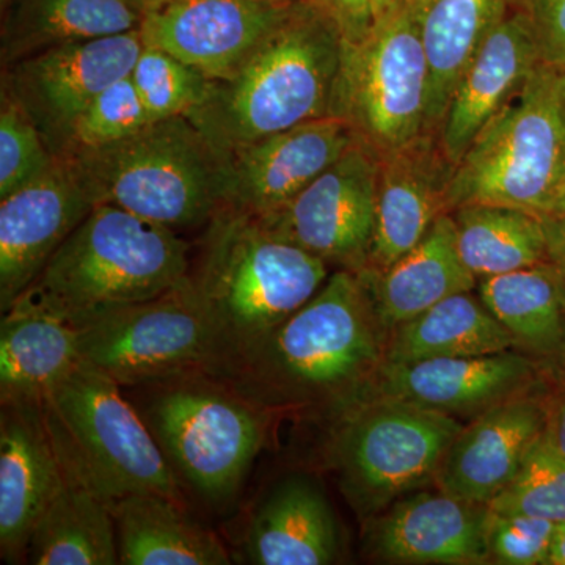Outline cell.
<instances>
[{
  "label": "cell",
  "instance_id": "cell-6",
  "mask_svg": "<svg viewBox=\"0 0 565 565\" xmlns=\"http://www.w3.org/2000/svg\"><path fill=\"white\" fill-rule=\"evenodd\" d=\"M68 159L93 203L111 204L169 228H200L223 207L226 154L188 117Z\"/></svg>",
  "mask_w": 565,
  "mask_h": 565
},
{
  "label": "cell",
  "instance_id": "cell-31",
  "mask_svg": "<svg viewBox=\"0 0 565 565\" xmlns=\"http://www.w3.org/2000/svg\"><path fill=\"white\" fill-rule=\"evenodd\" d=\"M473 291L457 292L396 327L386 338L385 363L441 356L487 355L515 349L511 334Z\"/></svg>",
  "mask_w": 565,
  "mask_h": 565
},
{
  "label": "cell",
  "instance_id": "cell-2",
  "mask_svg": "<svg viewBox=\"0 0 565 565\" xmlns=\"http://www.w3.org/2000/svg\"><path fill=\"white\" fill-rule=\"evenodd\" d=\"M203 228L189 285L214 334L217 374L302 308L332 273L255 215L221 207Z\"/></svg>",
  "mask_w": 565,
  "mask_h": 565
},
{
  "label": "cell",
  "instance_id": "cell-27",
  "mask_svg": "<svg viewBox=\"0 0 565 565\" xmlns=\"http://www.w3.org/2000/svg\"><path fill=\"white\" fill-rule=\"evenodd\" d=\"M429 63L427 131H440L465 71L509 10L508 0H416Z\"/></svg>",
  "mask_w": 565,
  "mask_h": 565
},
{
  "label": "cell",
  "instance_id": "cell-1",
  "mask_svg": "<svg viewBox=\"0 0 565 565\" xmlns=\"http://www.w3.org/2000/svg\"><path fill=\"white\" fill-rule=\"evenodd\" d=\"M386 334L360 273L334 269L321 289L217 374L267 412L343 414L385 360Z\"/></svg>",
  "mask_w": 565,
  "mask_h": 565
},
{
  "label": "cell",
  "instance_id": "cell-37",
  "mask_svg": "<svg viewBox=\"0 0 565 565\" xmlns=\"http://www.w3.org/2000/svg\"><path fill=\"white\" fill-rule=\"evenodd\" d=\"M556 523L519 514L490 511L487 520L489 563L550 565Z\"/></svg>",
  "mask_w": 565,
  "mask_h": 565
},
{
  "label": "cell",
  "instance_id": "cell-12",
  "mask_svg": "<svg viewBox=\"0 0 565 565\" xmlns=\"http://www.w3.org/2000/svg\"><path fill=\"white\" fill-rule=\"evenodd\" d=\"M143 47L140 29L55 44L3 66L2 87L31 115L57 158L85 107L131 74Z\"/></svg>",
  "mask_w": 565,
  "mask_h": 565
},
{
  "label": "cell",
  "instance_id": "cell-43",
  "mask_svg": "<svg viewBox=\"0 0 565 565\" xmlns=\"http://www.w3.org/2000/svg\"><path fill=\"white\" fill-rule=\"evenodd\" d=\"M565 214V185L559 195L556 196L555 203L552 204L550 211L545 215H563Z\"/></svg>",
  "mask_w": 565,
  "mask_h": 565
},
{
  "label": "cell",
  "instance_id": "cell-17",
  "mask_svg": "<svg viewBox=\"0 0 565 565\" xmlns=\"http://www.w3.org/2000/svg\"><path fill=\"white\" fill-rule=\"evenodd\" d=\"M456 169L438 132H424L379 158L374 237L364 270L388 269L422 243L441 215L451 214Z\"/></svg>",
  "mask_w": 565,
  "mask_h": 565
},
{
  "label": "cell",
  "instance_id": "cell-26",
  "mask_svg": "<svg viewBox=\"0 0 565 565\" xmlns=\"http://www.w3.org/2000/svg\"><path fill=\"white\" fill-rule=\"evenodd\" d=\"M121 565H228L221 539L193 522L185 504L134 493L110 505Z\"/></svg>",
  "mask_w": 565,
  "mask_h": 565
},
{
  "label": "cell",
  "instance_id": "cell-22",
  "mask_svg": "<svg viewBox=\"0 0 565 565\" xmlns=\"http://www.w3.org/2000/svg\"><path fill=\"white\" fill-rule=\"evenodd\" d=\"M541 62L530 11L509 7L465 71L441 121V145L456 166Z\"/></svg>",
  "mask_w": 565,
  "mask_h": 565
},
{
  "label": "cell",
  "instance_id": "cell-48",
  "mask_svg": "<svg viewBox=\"0 0 565 565\" xmlns=\"http://www.w3.org/2000/svg\"><path fill=\"white\" fill-rule=\"evenodd\" d=\"M262 2H270V3H289V2H294V0H262Z\"/></svg>",
  "mask_w": 565,
  "mask_h": 565
},
{
  "label": "cell",
  "instance_id": "cell-36",
  "mask_svg": "<svg viewBox=\"0 0 565 565\" xmlns=\"http://www.w3.org/2000/svg\"><path fill=\"white\" fill-rule=\"evenodd\" d=\"M151 118L134 87L131 77L111 84L99 93L71 128L68 141L61 156L95 150L114 143L150 125Z\"/></svg>",
  "mask_w": 565,
  "mask_h": 565
},
{
  "label": "cell",
  "instance_id": "cell-30",
  "mask_svg": "<svg viewBox=\"0 0 565 565\" xmlns=\"http://www.w3.org/2000/svg\"><path fill=\"white\" fill-rule=\"evenodd\" d=\"M25 561L33 565L120 564L110 504L65 473L33 527Z\"/></svg>",
  "mask_w": 565,
  "mask_h": 565
},
{
  "label": "cell",
  "instance_id": "cell-5",
  "mask_svg": "<svg viewBox=\"0 0 565 565\" xmlns=\"http://www.w3.org/2000/svg\"><path fill=\"white\" fill-rule=\"evenodd\" d=\"M126 390L184 492L218 511L233 503L266 444L270 412L207 371Z\"/></svg>",
  "mask_w": 565,
  "mask_h": 565
},
{
  "label": "cell",
  "instance_id": "cell-4",
  "mask_svg": "<svg viewBox=\"0 0 565 565\" xmlns=\"http://www.w3.org/2000/svg\"><path fill=\"white\" fill-rule=\"evenodd\" d=\"M191 259V247L169 226L95 204L22 296L77 327L180 288Z\"/></svg>",
  "mask_w": 565,
  "mask_h": 565
},
{
  "label": "cell",
  "instance_id": "cell-33",
  "mask_svg": "<svg viewBox=\"0 0 565 565\" xmlns=\"http://www.w3.org/2000/svg\"><path fill=\"white\" fill-rule=\"evenodd\" d=\"M498 514H519L565 522V455L548 424L531 446L519 473L489 504Z\"/></svg>",
  "mask_w": 565,
  "mask_h": 565
},
{
  "label": "cell",
  "instance_id": "cell-20",
  "mask_svg": "<svg viewBox=\"0 0 565 565\" xmlns=\"http://www.w3.org/2000/svg\"><path fill=\"white\" fill-rule=\"evenodd\" d=\"M489 505L418 492L366 519L364 550L382 563L486 564Z\"/></svg>",
  "mask_w": 565,
  "mask_h": 565
},
{
  "label": "cell",
  "instance_id": "cell-18",
  "mask_svg": "<svg viewBox=\"0 0 565 565\" xmlns=\"http://www.w3.org/2000/svg\"><path fill=\"white\" fill-rule=\"evenodd\" d=\"M548 424L546 370L541 384L476 415L449 446L435 475L441 492L489 504L519 473Z\"/></svg>",
  "mask_w": 565,
  "mask_h": 565
},
{
  "label": "cell",
  "instance_id": "cell-8",
  "mask_svg": "<svg viewBox=\"0 0 565 565\" xmlns=\"http://www.w3.org/2000/svg\"><path fill=\"white\" fill-rule=\"evenodd\" d=\"M565 185V71L537 63L457 166L449 206L545 215Z\"/></svg>",
  "mask_w": 565,
  "mask_h": 565
},
{
  "label": "cell",
  "instance_id": "cell-38",
  "mask_svg": "<svg viewBox=\"0 0 565 565\" xmlns=\"http://www.w3.org/2000/svg\"><path fill=\"white\" fill-rule=\"evenodd\" d=\"M530 14L541 61L565 71V0H535Z\"/></svg>",
  "mask_w": 565,
  "mask_h": 565
},
{
  "label": "cell",
  "instance_id": "cell-46",
  "mask_svg": "<svg viewBox=\"0 0 565 565\" xmlns=\"http://www.w3.org/2000/svg\"><path fill=\"white\" fill-rule=\"evenodd\" d=\"M137 3L143 9L145 13L148 10L154 9V7L161 6L163 2H169V0H136Z\"/></svg>",
  "mask_w": 565,
  "mask_h": 565
},
{
  "label": "cell",
  "instance_id": "cell-35",
  "mask_svg": "<svg viewBox=\"0 0 565 565\" xmlns=\"http://www.w3.org/2000/svg\"><path fill=\"white\" fill-rule=\"evenodd\" d=\"M55 156L31 115L2 87L0 93V200L46 174Z\"/></svg>",
  "mask_w": 565,
  "mask_h": 565
},
{
  "label": "cell",
  "instance_id": "cell-28",
  "mask_svg": "<svg viewBox=\"0 0 565 565\" xmlns=\"http://www.w3.org/2000/svg\"><path fill=\"white\" fill-rule=\"evenodd\" d=\"M478 296L515 349L544 364L565 363V291L552 264L482 278Z\"/></svg>",
  "mask_w": 565,
  "mask_h": 565
},
{
  "label": "cell",
  "instance_id": "cell-9",
  "mask_svg": "<svg viewBox=\"0 0 565 565\" xmlns=\"http://www.w3.org/2000/svg\"><path fill=\"white\" fill-rule=\"evenodd\" d=\"M338 422L330 463L345 500L364 520L435 481L463 427L455 416L385 396L360 399Z\"/></svg>",
  "mask_w": 565,
  "mask_h": 565
},
{
  "label": "cell",
  "instance_id": "cell-7",
  "mask_svg": "<svg viewBox=\"0 0 565 565\" xmlns=\"http://www.w3.org/2000/svg\"><path fill=\"white\" fill-rule=\"evenodd\" d=\"M63 470L110 505L134 493L185 504V492L136 405L81 360L43 401Z\"/></svg>",
  "mask_w": 565,
  "mask_h": 565
},
{
  "label": "cell",
  "instance_id": "cell-40",
  "mask_svg": "<svg viewBox=\"0 0 565 565\" xmlns=\"http://www.w3.org/2000/svg\"><path fill=\"white\" fill-rule=\"evenodd\" d=\"M548 426L565 455V363L546 366Z\"/></svg>",
  "mask_w": 565,
  "mask_h": 565
},
{
  "label": "cell",
  "instance_id": "cell-23",
  "mask_svg": "<svg viewBox=\"0 0 565 565\" xmlns=\"http://www.w3.org/2000/svg\"><path fill=\"white\" fill-rule=\"evenodd\" d=\"M241 552L255 565L338 563L340 530L322 487L308 476L277 482L252 512Z\"/></svg>",
  "mask_w": 565,
  "mask_h": 565
},
{
  "label": "cell",
  "instance_id": "cell-21",
  "mask_svg": "<svg viewBox=\"0 0 565 565\" xmlns=\"http://www.w3.org/2000/svg\"><path fill=\"white\" fill-rule=\"evenodd\" d=\"M41 404H2L0 411V553L6 563L28 556L33 527L63 481Z\"/></svg>",
  "mask_w": 565,
  "mask_h": 565
},
{
  "label": "cell",
  "instance_id": "cell-24",
  "mask_svg": "<svg viewBox=\"0 0 565 565\" xmlns=\"http://www.w3.org/2000/svg\"><path fill=\"white\" fill-rule=\"evenodd\" d=\"M81 360L79 329L21 296L0 322V404H43Z\"/></svg>",
  "mask_w": 565,
  "mask_h": 565
},
{
  "label": "cell",
  "instance_id": "cell-47",
  "mask_svg": "<svg viewBox=\"0 0 565 565\" xmlns=\"http://www.w3.org/2000/svg\"><path fill=\"white\" fill-rule=\"evenodd\" d=\"M11 3H13V0H0V11H2V17L7 11H9Z\"/></svg>",
  "mask_w": 565,
  "mask_h": 565
},
{
  "label": "cell",
  "instance_id": "cell-13",
  "mask_svg": "<svg viewBox=\"0 0 565 565\" xmlns=\"http://www.w3.org/2000/svg\"><path fill=\"white\" fill-rule=\"evenodd\" d=\"M379 156L356 141L277 214L273 232L334 269H366L373 245Z\"/></svg>",
  "mask_w": 565,
  "mask_h": 565
},
{
  "label": "cell",
  "instance_id": "cell-32",
  "mask_svg": "<svg viewBox=\"0 0 565 565\" xmlns=\"http://www.w3.org/2000/svg\"><path fill=\"white\" fill-rule=\"evenodd\" d=\"M451 215L457 252L478 281L548 262L542 215L494 204H468Z\"/></svg>",
  "mask_w": 565,
  "mask_h": 565
},
{
  "label": "cell",
  "instance_id": "cell-16",
  "mask_svg": "<svg viewBox=\"0 0 565 565\" xmlns=\"http://www.w3.org/2000/svg\"><path fill=\"white\" fill-rule=\"evenodd\" d=\"M90 193L68 159L0 200V308L31 288L54 253L93 210Z\"/></svg>",
  "mask_w": 565,
  "mask_h": 565
},
{
  "label": "cell",
  "instance_id": "cell-19",
  "mask_svg": "<svg viewBox=\"0 0 565 565\" xmlns=\"http://www.w3.org/2000/svg\"><path fill=\"white\" fill-rule=\"evenodd\" d=\"M546 364L520 352L441 356L382 363L374 375L377 396L393 397L446 415H479L541 384Z\"/></svg>",
  "mask_w": 565,
  "mask_h": 565
},
{
  "label": "cell",
  "instance_id": "cell-42",
  "mask_svg": "<svg viewBox=\"0 0 565 565\" xmlns=\"http://www.w3.org/2000/svg\"><path fill=\"white\" fill-rule=\"evenodd\" d=\"M550 565H565V522L557 523Z\"/></svg>",
  "mask_w": 565,
  "mask_h": 565
},
{
  "label": "cell",
  "instance_id": "cell-45",
  "mask_svg": "<svg viewBox=\"0 0 565 565\" xmlns=\"http://www.w3.org/2000/svg\"><path fill=\"white\" fill-rule=\"evenodd\" d=\"M394 2H396V0H373V9L375 17H379V14H381L382 11H385L386 9H388V7H392Z\"/></svg>",
  "mask_w": 565,
  "mask_h": 565
},
{
  "label": "cell",
  "instance_id": "cell-25",
  "mask_svg": "<svg viewBox=\"0 0 565 565\" xmlns=\"http://www.w3.org/2000/svg\"><path fill=\"white\" fill-rule=\"evenodd\" d=\"M373 296L386 338L457 292L473 291L478 278L465 267L456 245L455 221L441 215L422 243L382 273L360 270Z\"/></svg>",
  "mask_w": 565,
  "mask_h": 565
},
{
  "label": "cell",
  "instance_id": "cell-3",
  "mask_svg": "<svg viewBox=\"0 0 565 565\" xmlns=\"http://www.w3.org/2000/svg\"><path fill=\"white\" fill-rule=\"evenodd\" d=\"M340 29L310 0H296L280 24L228 79H212L189 115L222 151L329 117L343 58Z\"/></svg>",
  "mask_w": 565,
  "mask_h": 565
},
{
  "label": "cell",
  "instance_id": "cell-34",
  "mask_svg": "<svg viewBox=\"0 0 565 565\" xmlns=\"http://www.w3.org/2000/svg\"><path fill=\"white\" fill-rule=\"evenodd\" d=\"M129 77L151 121L189 117L212 84L202 71L150 44H145Z\"/></svg>",
  "mask_w": 565,
  "mask_h": 565
},
{
  "label": "cell",
  "instance_id": "cell-44",
  "mask_svg": "<svg viewBox=\"0 0 565 565\" xmlns=\"http://www.w3.org/2000/svg\"><path fill=\"white\" fill-rule=\"evenodd\" d=\"M508 3L511 9L530 11L533 9L535 0H508Z\"/></svg>",
  "mask_w": 565,
  "mask_h": 565
},
{
  "label": "cell",
  "instance_id": "cell-39",
  "mask_svg": "<svg viewBox=\"0 0 565 565\" xmlns=\"http://www.w3.org/2000/svg\"><path fill=\"white\" fill-rule=\"evenodd\" d=\"M340 29L344 43H356L375 21L373 0H310Z\"/></svg>",
  "mask_w": 565,
  "mask_h": 565
},
{
  "label": "cell",
  "instance_id": "cell-14",
  "mask_svg": "<svg viewBox=\"0 0 565 565\" xmlns=\"http://www.w3.org/2000/svg\"><path fill=\"white\" fill-rule=\"evenodd\" d=\"M359 139L341 118H315L225 151L223 207L277 214Z\"/></svg>",
  "mask_w": 565,
  "mask_h": 565
},
{
  "label": "cell",
  "instance_id": "cell-11",
  "mask_svg": "<svg viewBox=\"0 0 565 565\" xmlns=\"http://www.w3.org/2000/svg\"><path fill=\"white\" fill-rule=\"evenodd\" d=\"M77 329L81 359L121 388L193 371L214 373L218 363L214 334L189 278L173 291L114 308Z\"/></svg>",
  "mask_w": 565,
  "mask_h": 565
},
{
  "label": "cell",
  "instance_id": "cell-29",
  "mask_svg": "<svg viewBox=\"0 0 565 565\" xmlns=\"http://www.w3.org/2000/svg\"><path fill=\"white\" fill-rule=\"evenodd\" d=\"M136 0H13L2 17V66L71 41L140 29Z\"/></svg>",
  "mask_w": 565,
  "mask_h": 565
},
{
  "label": "cell",
  "instance_id": "cell-15",
  "mask_svg": "<svg viewBox=\"0 0 565 565\" xmlns=\"http://www.w3.org/2000/svg\"><path fill=\"white\" fill-rule=\"evenodd\" d=\"M291 3L169 0L145 13L140 32L145 44L223 81L280 24Z\"/></svg>",
  "mask_w": 565,
  "mask_h": 565
},
{
  "label": "cell",
  "instance_id": "cell-10",
  "mask_svg": "<svg viewBox=\"0 0 565 565\" xmlns=\"http://www.w3.org/2000/svg\"><path fill=\"white\" fill-rule=\"evenodd\" d=\"M427 103L429 63L416 0H396L362 40L344 43L330 115L382 158L430 132Z\"/></svg>",
  "mask_w": 565,
  "mask_h": 565
},
{
  "label": "cell",
  "instance_id": "cell-41",
  "mask_svg": "<svg viewBox=\"0 0 565 565\" xmlns=\"http://www.w3.org/2000/svg\"><path fill=\"white\" fill-rule=\"evenodd\" d=\"M544 221L548 263L555 267L565 291V214L542 215Z\"/></svg>",
  "mask_w": 565,
  "mask_h": 565
}]
</instances>
